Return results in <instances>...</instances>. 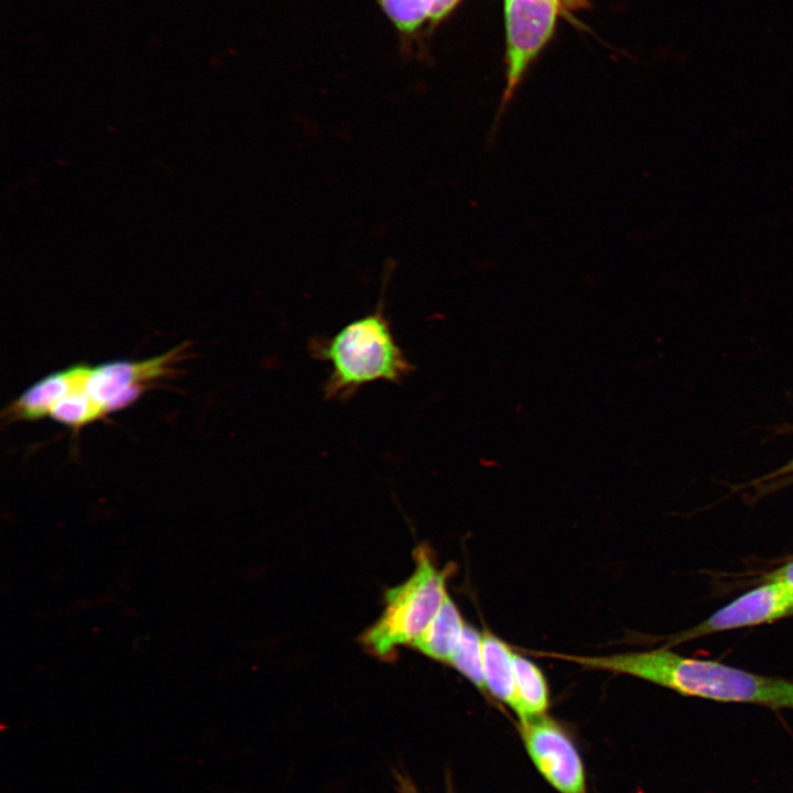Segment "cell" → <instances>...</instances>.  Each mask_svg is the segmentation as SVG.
<instances>
[{
  "label": "cell",
  "instance_id": "18",
  "mask_svg": "<svg viewBox=\"0 0 793 793\" xmlns=\"http://www.w3.org/2000/svg\"><path fill=\"white\" fill-rule=\"evenodd\" d=\"M399 793H419L413 783L401 774L397 775Z\"/></svg>",
  "mask_w": 793,
  "mask_h": 793
},
{
  "label": "cell",
  "instance_id": "6",
  "mask_svg": "<svg viewBox=\"0 0 793 793\" xmlns=\"http://www.w3.org/2000/svg\"><path fill=\"white\" fill-rule=\"evenodd\" d=\"M793 613V599L768 579L723 606L698 624L673 636L666 647L713 633L771 622Z\"/></svg>",
  "mask_w": 793,
  "mask_h": 793
},
{
  "label": "cell",
  "instance_id": "3",
  "mask_svg": "<svg viewBox=\"0 0 793 793\" xmlns=\"http://www.w3.org/2000/svg\"><path fill=\"white\" fill-rule=\"evenodd\" d=\"M415 569L400 585L385 591L384 609L361 636L362 645L377 658L389 660L395 650L412 643L428 627L445 598L450 566H436L431 550L414 551Z\"/></svg>",
  "mask_w": 793,
  "mask_h": 793
},
{
  "label": "cell",
  "instance_id": "14",
  "mask_svg": "<svg viewBox=\"0 0 793 793\" xmlns=\"http://www.w3.org/2000/svg\"><path fill=\"white\" fill-rule=\"evenodd\" d=\"M381 4L400 30L411 32L428 18L431 0H381Z\"/></svg>",
  "mask_w": 793,
  "mask_h": 793
},
{
  "label": "cell",
  "instance_id": "13",
  "mask_svg": "<svg viewBox=\"0 0 793 793\" xmlns=\"http://www.w3.org/2000/svg\"><path fill=\"white\" fill-rule=\"evenodd\" d=\"M105 410L86 391L76 390L59 400L50 414L55 421L68 426L79 427L97 420Z\"/></svg>",
  "mask_w": 793,
  "mask_h": 793
},
{
  "label": "cell",
  "instance_id": "16",
  "mask_svg": "<svg viewBox=\"0 0 793 793\" xmlns=\"http://www.w3.org/2000/svg\"><path fill=\"white\" fill-rule=\"evenodd\" d=\"M459 0H431L428 19L436 22L443 19Z\"/></svg>",
  "mask_w": 793,
  "mask_h": 793
},
{
  "label": "cell",
  "instance_id": "8",
  "mask_svg": "<svg viewBox=\"0 0 793 793\" xmlns=\"http://www.w3.org/2000/svg\"><path fill=\"white\" fill-rule=\"evenodd\" d=\"M91 368L83 365L52 373L40 380L17 399L9 414L15 419L35 420L50 414L67 394L86 389Z\"/></svg>",
  "mask_w": 793,
  "mask_h": 793
},
{
  "label": "cell",
  "instance_id": "2",
  "mask_svg": "<svg viewBox=\"0 0 793 793\" xmlns=\"http://www.w3.org/2000/svg\"><path fill=\"white\" fill-rule=\"evenodd\" d=\"M311 354L330 365L325 398L345 400L362 385L376 381L400 383L414 369L398 345L384 315L383 302L332 337H316Z\"/></svg>",
  "mask_w": 793,
  "mask_h": 793
},
{
  "label": "cell",
  "instance_id": "4",
  "mask_svg": "<svg viewBox=\"0 0 793 793\" xmlns=\"http://www.w3.org/2000/svg\"><path fill=\"white\" fill-rule=\"evenodd\" d=\"M561 0H504L507 29L506 86L490 130L495 138L529 65L551 37Z\"/></svg>",
  "mask_w": 793,
  "mask_h": 793
},
{
  "label": "cell",
  "instance_id": "7",
  "mask_svg": "<svg viewBox=\"0 0 793 793\" xmlns=\"http://www.w3.org/2000/svg\"><path fill=\"white\" fill-rule=\"evenodd\" d=\"M178 349L145 361H112L91 369L86 391L105 412L133 401L148 382L166 374Z\"/></svg>",
  "mask_w": 793,
  "mask_h": 793
},
{
  "label": "cell",
  "instance_id": "9",
  "mask_svg": "<svg viewBox=\"0 0 793 793\" xmlns=\"http://www.w3.org/2000/svg\"><path fill=\"white\" fill-rule=\"evenodd\" d=\"M514 652L489 631L482 632V664L486 689L496 698L515 707Z\"/></svg>",
  "mask_w": 793,
  "mask_h": 793
},
{
  "label": "cell",
  "instance_id": "15",
  "mask_svg": "<svg viewBox=\"0 0 793 793\" xmlns=\"http://www.w3.org/2000/svg\"><path fill=\"white\" fill-rule=\"evenodd\" d=\"M767 578L778 582L793 599V561L772 572Z\"/></svg>",
  "mask_w": 793,
  "mask_h": 793
},
{
  "label": "cell",
  "instance_id": "12",
  "mask_svg": "<svg viewBox=\"0 0 793 793\" xmlns=\"http://www.w3.org/2000/svg\"><path fill=\"white\" fill-rule=\"evenodd\" d=\"M479 689H486L482 664V632L466 624L448 661Z\"/></svg>",
  "mask_w": 793,
  "mask_h": 793
},
{
  "label": "cell",
  "instance_id": "1",
  "mask_svg": "<svg viewBox=\"0 0 793 793\" xmlns=\"http://www.w3.org/2000/svg\"><path fill=\"white\" fill-rule=\"evenodd\" d=\"M545 655L588 669L632 675L684 696L793 709V681L751 673L718 661L683 656L666 648L599 656Z\"/></svg>",
  "mask_w": 793,
  "mask_h": 793
},
{
  "label": "cell",
  "instance_id": "11",
  "mask_svg": "<svg viewBox=\"0 0 793 793\" xmlns=\"http://www.w3.org/2000/svg\"><path fill=\"white\" fill-rule=\"evenodd\" d=\"M514 711L521 720L545 714L548 688L542 671L529 659L514 653Z\"/></svg>",
  "mask_w": 793,
  "mask_h": 793
},
{
  "label": "cell",
  "instance_id": "5",
  "mask_svg": "<svg viewBox=\"0 0 793 793\" xmlns=\"http://www.w3.org/2000/svg\"><path fill=\"white\" fill-rule=\"evenodd\" d=\"M521 736L541 774L561 793H586L578 751L566 731L545 714L521 720Z\"/></svg>",
  "mask_w": 793,
  "mask_h": 793
},
{
  "label": "cell",
  "instance_id": "17",
  "mask_svg": "<svg viewBox=\"0 0 793 793\" xmlns=\"http://www.w3.org/2000/svg\"><path fill=\"white\" fill-rule=\"evenodd\" d=\"M791 475H793V459L789 460L786 464H784L780 468L771 471L770 474L761 477L756 482H757V485H761V484H764L770 480L782 479L783 477H790Z\"/></svg>",
  "mask_w": 793,
  "mask_h": 793
},
{
  "label": "cell",
  "instance_id": "10",
  "mask_svg": "<svg viewBox=\"0 0 793 793\" xmlns=\"http://www.w3.org/2000/svg\"><path fill=\"white\" fill-rule=\"evenodd\" d=\"M464 626L465 621L457 606L447 596L428 627L412 647L435 661L448 663Z\"/></svg>",
  "mask_w": 793,
  "mask_h": 793
}]
</instances>
